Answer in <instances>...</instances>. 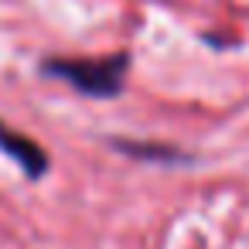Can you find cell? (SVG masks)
Returning a JSON list of instances; mask_svg holds the SVG:
<instances>
[{
    "mask_svg": "<svg viewBox=\"0 0 249 249\" xmlns=\"http://www.w3.org/2000/svg\"><path fill=\"white\" fill-rule=\"evenodd\" d=\"M113 150H120L123 157L133 160H150V164H191V154H184L174 143H160V140H130V137H113L109 140Z\"/></svg>",
    "mask_w": 249,
    "mask_h": 249,
    "instance_id": "obj_3",
    "label": "cell"
},
{
    "mask_svg": "<svg viewBox=\"0 0 249 249\" xmlns=\"http://www.w3.org/2000/svg\"><path fill=\"white\" fill-rule=\"evenodd\" d=\"M0 154H4L7 160H14V164H18L31 181L45 178V174H48V167H52L48 150H45L35 137H28V133L14 130V126H11V123H4V120H0Z\"/></svg>",
    "mask_w": 249,
    "mask_h": 249,
    "instance_id": "obj_2",
    "label": "cell"
},
{
    "mask_svg": "<svg viewBox=\"0 0 249 249\" xmlns=\"http://www.w3.org/2000/svg\"><path fill=\"white\" fill-rule=\"evenodd\" d=\"M41 75L65 82L69 89H75L79 96L89 99H116L126 89V75H130V55L126 52H113V55H52L41 58Z\"/></svg>",
    "mask_w": 249,
    "mask_h": 249,
    "instance_id": "obj_1",
    "label": "cell"
}]
</instances>
